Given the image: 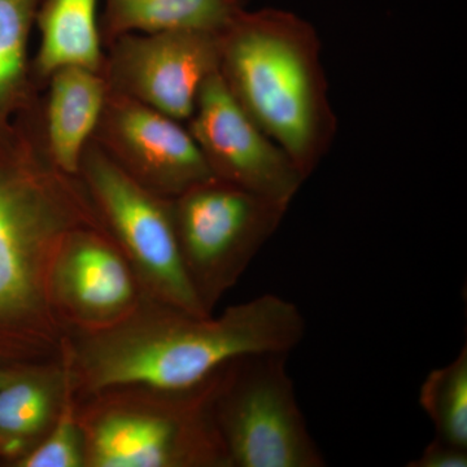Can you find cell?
Masks as SVG:
<instances>
[{
  "label": "cell",
  "mask_w": 467,
  "mask_h": 467,
  "mask_svg": "<svg viewBox=\"0 0 467 467\" xmlns=\"http://www.w3.org/2000/svg\"><path fill=\"white\" fill-rule=\"evenodd\" d=\"M41 97L0 124L3 368H26L57 342L52 275L64 243L79 230L107 232L81 178L61 171L48 155Z\"/></svg>",
  "instance_id": "cell-1"
},
{
  "label": "cell",
  "mask_w": 467,
  "mask_h": 467,
  "mask_svg": "<svg viewBox=\"0 0 467 467\" xmlns=\"http://www.w3.org/2000/svg\"><path fill=\"white\" fill-rule=\"evenodd\" d=\"M306 331L299 306L278 295L230 306L220 317L156 303L150 315L128 316L86 339L77 368L94 392L126 386L190 391L242 356L290 355Z\"/></svg>",
  "instance_id": "cell-2"
},
{
  "label": "cell",
  "mask_w": 467,
  "mask_h": 467,
  "mask_svg": "<svg viewBox=\"0 0 467 467\" xmlns=\"http://www.w3.org/2000/svg\"><path fill=\"white\" fill-rule=\"evenodd\" d=\"M218 38L227 90L308 180L337 130L317 30L285 9H245Z\"/></svg>",
  "instance_id": "cell-3"
},
{
  "label": "cell",
  "mask_w": 467,
  "mask_h": 467,
  "mask_svg": "<svg viewBox=\"0 0 467 467\" xmlns=\"http://www.w3.org/2000/svg\"><path fill=\"white\" fill-rule=\"evenodd\" d=\"M287 353H254L214 374L211 410L235 467H324L297 401Z\"/></svg>",
  "instance_id": "cell-4"
},
{
  "label": "cell",
  "mask_w": 467,
  "mask_h": 467,
  "mask_svg": "<svg viewBox=\"0 0 467 467\" xmlns=\"http://www.w3.org/2000/svg\"><path fill=\"white\" fill-rule=\"evenodd\" d=\"M78 177L110 238L133 261L156 303L209 316L181 252L173 199L137 182L94 140L82 155Z\"/></svg>",
  "instance_id": "cell-5"
},
{
  "label": "cell",
  "mask_w": 467,
  "mask_h": 467,
  "mask_svg": "<svg viewBox=\"0 0 467 467\" xmlns=\"http://www.w3.org/2000/svg\"><path fill=\"white\" fill-rule=\"evenodd\" d=\"M287 211L216 177L173 199L181 252L209 315L275 235Z\"/></svg>",
  "instance_id": "cell-6"
},
{
  "label": "cell",
  "mask_w": 467,
  "mask_h": 467,
  "mask_svg": "<svg viewBox=\"0 0 467 467\" xmlns=\"http://www.w3.org/2000/svg\"><path fill=\"white\" fill-rule=\"evenodd\" d=\"M212 380L165 392L150 410L104 411L91 427L85 461L97 467L227 466L212 416Z\"/></svg>",
  "instance_id": "cell-7"
},
{
  "label": "cell",
  "mask_w": 467,
  "mask_h": 467,
  "mask_svg": "<svg viewBox=\"0 0 467 467\" xmlns=\"http://www.w3.org/2000/svg\"><path fill=\"white\" fill-rule=\"evenodd\" d=\"M220 33L167 30L119 36L104 50L109 90L189 121L202 84L218 70Z\"/></svg>",
  "instance_id": "cell-8"
},
{
  "label": "cell",
  "mask_w": 467,
  "mask_h": 467,
  "mask_svg": "<svg viewBox=\"0 0 467 467\" xmlns=\"http://www.w3.org/2000/svg\"><path fill=\"white\" fill-rule=\"evenodd\" d=\"M187 129L218 180L285 207L306 182L290 156L234 99L218 70L202 84Z\"/></svg>",
  "instance_id": "cell-9"
},
{
  "label": "cell",
  "mask_w": 467,
  "mask_h": 467,
  "mask_svg": "<svg viewBox=\"0 0 467 467\" xmlns=\"http://www.w3.org/2000/svg\"><path fill=\"white\" fill-rule=\"evenodd\" d=\"M122 171L150 192L174 199L212 174L181 121L109 91L92 140Z\"/></svg>",
  "instance_id": "cell-10"
},
{
  "label": "cell",
  "mask_w": 467,
  "mask_h": 467,
  "mask_svg": "<svg viewBox=\"0 0 467 467\" xmlns=\"http://www.w3.org/2000/svg\"><path fill=\"white\" fill-rule=\"evenodd\" d=\"M52 291L57 310L103 328L130 316L137 297L119 245L98 229L79 230L64 243L55 263Z\"/></svg>",
  "instance_id": "cell-11"
},
{
  "label": "cell",
  "mask_w": 467,
  "mask_h": 467,
  "mask_svg": "<svg viewBox=\"0 0 467 467\" xmlns=\"http://www.w3.org/2000/svg\"><path fill=\"white\" fill-rule=\"evenodd\" d=\"M107 95L103 73L85 67H60L46 82L41 97L43 140L52 161L66 173L78 175Z\"/></svg>",
  "instance_id": "cell-12"
},
{
  "label": "cell",
  "mask_w": 467,
  "mask_h": 467,
  "mask_svg": "<svg viewBox=\"0 0 467 467\" xmlns=\"http://www.w3.org/2000/svg\"><path fill=\"white\" fill-rule=\"evenodd\" d=\"M41 42L32 58V76L38 90H45L55 70L63 67H103L98 0H45L36 15Z\"/></svg>",
  "instance_id": "cell-13"
},
{
  "label": "cell",
  "mask_w": 467,
  "mask_h": 467,
  "mask_svg": "<svg viewBox=\"0 0 467 467\" xmlns=\"http://www.w3.org/2000/svg\"><path fill=\"white\" fill-rule=\"evenodd\" d=\"M248 0H104L99 20L104 50L119 36L167 30L221 33Z\"/></svg>",
  "instance_id": "cell-14"
},
{
  "label": "cell",
  "mask_w": 467,
  "mask_h": 467,
  "mask_svg": "<svg viewBox=\"0 0 467 467\" xmlns=\"http://www.w3.org/2000/svg\"><path fill=\"white\" fill-rule=\"evenodd\" d=\"M45 0H0V124L41 97L33 81L29 39Z\"/></svg>",
  "instance_id": "cell-15"
},
{
  "label": "cell",
  "mask_w": 467,
  "mask_h": 467,
  "mask_svg": "<svg viewBox=\"0 0 467 467\" xmlns=\"http://www.w3.org/2000/svg\"><path fill=\"white\" fill-rule=\"evenodd\" d=\"M52 393L26 368L0 386V456L20 457L27 441L50 422Z\"/></svg>",
  "instance_id": "cell-16"
},
{
  "label": "cell",
  "mask_w": 467,
  "mask_h": 467,
  "mask_svg": "<svg viewBox=\"0 0 467 467\" xmlns=\"http://www.w3.org/2000/svg\"><path fill=\"white\" fill-rule=\"evenodd\" d=\"M420 405L435 436L467 448V347L445 367L430 371L420 389Z\"/></svg>",
  "instance_id": "cell-17"
},
{
  "label": "cell",
  "mask_w": 467,
  "mask_h": 467,
  "mask_svg": "<svg viewBox=\"0 0 467 467\" xmlns=\"http://www.w3.org/2000/svg\"><path fill=\"white\" fill-rule=\"evenodd\" d=\"M69 364L67 365L64 398L54 429L45 441L16 460L20 467H79L85 465V445L73 407Z\"/></svg>",
  "instance_id": "cell-18"
},
{
  "label": "cell",
  "mask_w": 467,
  "mask_h": 467,
  "mask_svg": "<svg viewBox=\"0 0 467 467\" xmlns=\"http://www.w3.org/2000/svg\"><path fill=\"white\" fill-rule=\"evenodd\" d=\"M409 467H466L467 448L434 438L418 459L410 461Z\"/></svg>",
  "instance_id": "cell-19"
},
{
  "label": "cell",
  "mask_w": 467,
  "mask_h": 467,
  "mask_svg": "<svg viewBox=\"0 0 467 467\" xmlns=\"http://www.w3.org/2000/svg\"><path fill=\"white\" fill-rule=\"evenodd\" d=\"M21 370H24V368H0V386H3V384L9 382V380H11L12 378L16 377Z\"/></svg>",
  "instance_id": "cell-20"
}]
</instances>
